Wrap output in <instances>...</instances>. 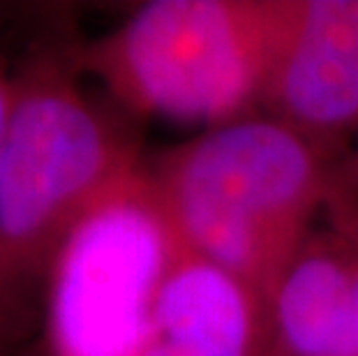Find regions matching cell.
I'll return each mask as SVG.
<instances>
[{
	"instance_id": "3957f363",
	"label": "cell",
	"mask_w": 358,
	"mask_h": 356,
	"mask_svg": "<svg viewBox=\"0 0 358 356\" xmlns=\"http://www.w3.org/2000/svg\"><path fill=\"white\" fill-rule=\"evenodd\" d=\"M289 14L292 0H153L65 49L129 113L220 127L264 100Z\"/></svg>"
},
{
	"instance_id": "30bf717a",
	"label": "cell",
	"mask_w": 358,
	"mask_h": 356,
	"mask_svg": "<svg viewBox=\"0 0 358 356\" xmlns=\"http://www.w3.org/2000/svg\"><path fill=\"white\" fill-rule=\"evenodd\" d=\"M342 160L347 162V166H352L354 171H358V153H356V155H352V157H342Z\"/></svg>"
},
{
	"instance_id": "8992f818",
	"label": "cell",
	"mask_w": 358,
	"mask_h": 356,
	"mask_svg": "<svg viewBox=\"0 0 358 356\" xmlns=\"http://www.w3.org/2000/svg\"><path fill=\"white\" fill-rule=\"evenodd\" d=\"M143 356H271L266 308L238 278L180 245L159 285Z\"/></svg>"
},
{
	"instance_id": "6da1fadb",
	"label": "cell",
	"mask_w": 358,
	"mask_h": 356,
	"mask_svg": "<svg viewBox=\"0 0 358 356\" xmlns=\"http://www.w3.org/2000/svg\"><path fill=\"white\" fill-rule=\"evenodd\" d=\"M338 160L278 118L245 116L171 148L146 176L178 243L266 308L329 204Z\"/></svg>"
},
{
	"instance_id": "9c48e42d",
	"label": "cell",
	"mask_w": 358,
	"mask_h": 356,
	"mask_svg": "<svg viewBox=\"0 0 358 356\" xmlns=\"http://www.w3.org/2000/svg\"><path fill=\"white\" fill-rule=\"evenodd\" d=\"M340 173H342V176H345L347 180H349V183H354V185H358V173H354V171H349V169H347V166H342V164H340Z\"/></svg>"
},
{
	"instance_id": "ba28073f",
	"label": "cell",
	"mask_w": 358,
	"mask_h": 356,
	"mask_svg": "<svg viewBox=\"0 0 358 356\" xmlns=\"http://www.w3.org/2000/svg\"><path fill=\"white\" fill-rule=\"evenodd\" d=\"M14 100H17L14 70L7 67L3 51H0V157H3L7 134H10V125L14 116Z\"/></svg>"
},
{
	"instance_id": "7a4b0ae2",
	"label": "cell",
	"mask_w": 358,
	"mask_h": 356,
	"mask_svg": "<svg viewBox=\"0 0 358 356\" xmlns=\"http://www.w3.org/2000/svg\"><path fill=\"white\" fill-rule=\"evenodd\" d=\"M67 49L14 67V116L0 157V317L47 283L79 220L141 169L125 125L79 86Z\"/></svg>"
},
{
	"instance_id": "5b68a950",
	"label": "cell",
	"mask_w": 358,
	"mask_h": 356,
	"mask_svg": "<svg viewBox=\"0 0 358 356\" xmlns=\"http://www.w3.org/2000/svg\"><path fill=\"white\" fill-rule=\"evenodd\" d=\"M262 104L335 150L358 130V0H292Z\"/></svg>"
},
{
	"instance_id": "52a82bcc",
	"label": "cell",
	"mask_w": 358,
	"mask_h": 356,
	"mask_svg": "<svg viewBox=\"0 0 358 356\" xmlns=\"http://www.w3.org/2000/svg\"><path fill=\"white\" fill-rule=\"evenodd\" d=\"M349 290V248L335 225L312 229L266 306L271 356H335Z\"/></svg>"
},
{
	"instance_id": "277c9868",
	"label": "cell",
	"mask_w": 358,
	"mask_h": 356,
	"mask_svg": "<svg viewBox=\"0 0 358 356\" xmlns=\"http://www.w3.org/2000/svg\"><path fill=\"white\" fill-rule=\"evenodd\" d=\"M180 243L139 169L79 220L47 276L37 356H143Z\"/></svg>"
}]
</instances>
